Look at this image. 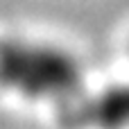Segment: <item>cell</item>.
<instances>
[{
    "mask_svg": "<svg viewBox=\"0 0 129 129\" xmlns=\"http://www.w3.org/2000/svg\"><path fill=\"white\" fill-rule=\"evenodd\" d=\"M79 84L82 68L68 52L52 45L0 39L2 88L32 100H54L61 104L79 91Z\"/></svg>",
    "mask_w": 129,
    "mask_h": 129,
    "instance_id": "obj_1",
    "label": "cell"
},
{
    "mask_svg": "<svg viewBox=\"0 0 129 129\" xmlns=\"http://www.w3.org/2000/svg\"><path fill=\"white\" fill-rule=\"evenodd\" d=\"M63 122L70 127L122 129L129 125V84L102 91L98 98L63 111Z\"/></svg>",
    "mask_w": 129,
    "mask_h": 129,
    "instance_id": "obj_2",
    "label": "cell"
}]
</instances>
